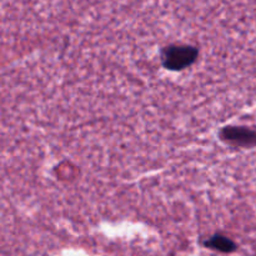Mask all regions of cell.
Here are the masks:
<instances>
[{
	"label": "cell",
	"mask_w": 256,
	"mask_h": 256,
	"mask_svg": "<svg viewBox=\"0 0 256 256\" xmlns=\"http://www.w3.org/2000/svg\"><path fill=\"white\" fill-rule=\"evenodd\" d=\"M198 56V48L188 44H172L162 50V65L170 72H182L194 65Z\"/></svg>",
	"instance_id": "1"
},
{
	"label": "cell",
	"mask_w": 256,
	"mask_h": 256,
	"mask_svg": "<svg viewBox=\"0 0 256 256\" xmlns=\"http://www.w3.org/2000/svg\"><path fill=\"white\" fill-rule=\"evenodd\" d=\"M205 248L208 249L215 250V252H224V254H232V252H236L238 245L235 244L234 240H232L230 238L224 236L222 234H215L212 238H209L208 240H205L202 242Z\"/></svg>",
	"instance_id": "2"
},
{
	"label": "cell",
	"mask_w": 256,
	"mask_h": 256,
	"mask_svg": "<svg viewBox=\"0 0 256 256\" xmlns=\"http://www.w3.org/2000/svg\"><path fill=\"white\" fill-rule=\"evenodd\" d=\"M224 135L230 142L239 145L256 144V132L246 128H229L225 130Z\"/></svg>",
	"instance_id": "3"
}]
</instances>
